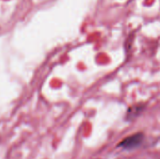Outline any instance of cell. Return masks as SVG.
Returning <instances> with one entry per match:
<instances>
[{
    "label": "cell",
    "instance_id": "1",
    "mask_svg": "<svg viewBox=\"0 0 160 159\" xmlns=\"http://www.w3.org/2000/svg\"><path fill=\"white\" fill-rule=\"evenodd\" d=\"M143 134L142 133H136L134 135H131L128 138H126L125 140H123L119 146L123 149L126 150H132L135 148H138L143 142Z\"/></svg>",
    "mask_w": 160,
    "mask_h": 159
}]
</instances>
